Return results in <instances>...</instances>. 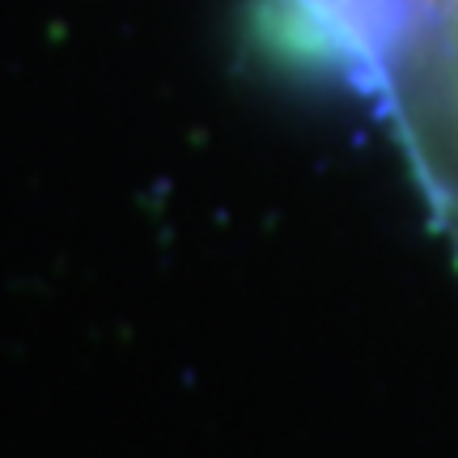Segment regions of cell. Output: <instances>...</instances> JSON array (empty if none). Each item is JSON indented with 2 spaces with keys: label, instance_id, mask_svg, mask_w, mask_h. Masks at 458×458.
<instances>
[{
  "label": "cell",
  "instance_id": "1",
  "mask_svg": "<svg viewBox=\"0 0 458 458\" xmlns=\"http://www.w3.org/2000/svg\"><path fill=\"white\" fill-rule=\"evenodd\" d=\"M394 68L416 157L458 229V0H403Z\"/></svg>",
  "mask_w": 458,
  "mask_h": 458
}]
</instances>
